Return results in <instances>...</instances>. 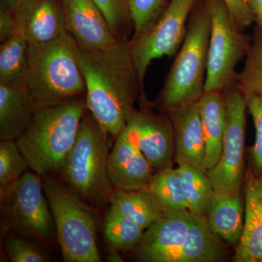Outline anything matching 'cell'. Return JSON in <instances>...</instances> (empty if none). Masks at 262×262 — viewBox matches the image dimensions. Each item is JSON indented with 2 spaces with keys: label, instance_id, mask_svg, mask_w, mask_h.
<instances>
[{
  "label": "cell",
  "instance_id": "5b68a950",
  "mask_svg": "<svg viewBox=\"0 0 262 262\" xmlns=\"http://www.w3.org/2000/svg\"><path fill=\"white\" fill-rule=\"evenodd\" d=\"M211 15L206 3L192 10L185 39L154 106L168 114L201 99L205 93Z\"/></svg>",
  "mask_w": 262,
  "mask_h": 262
},
{
  "label": "cell",
  "instance_id": "9a60e30c",
  "mask_svg": "<svg viewBox=\"0 0 262 262\" xmlns=\"http://www.w3.org/2000/svg\"><path fill=\"white\" fill-rule=\"evenodd\" d=\"M107 168L112 186L120 190L144 189L155 173L149 162L131 142L125 129L115 139Z\"/></svg>",
  "mask_w": 262,
  "mask_h": 262
},
{
  "label": "cell",
  "instance_id": "30bf717a",
  "mask_svg": "<svg viewBox=\"0 0 262 262\" xmlns=\"http://www.w3.org/2000/svg\"><path fill=\"white\" fill-rule=\"evenodd\" d=\"M227 122L220 161L207 170L216 194H242L246 169V96L234 83L224 90Z\"/></svg>",
  "mask_w": 262,
  "mask_h": 262
},
{
  "label": "cell",
  "instance_id": "e575fe53",
  "mask_svg": "<svg viewBox=\"0 0 262 262\" xmlns=\"http://www.w3.org/2000/svg\"><path fill=\"white\" fill-rule=\"evenodd\" d=\"M119 251H114V250H110L107 256H106V260L108 262H122V256H120Z\"/></svg>",
  "mask_w": 262,
  "mask_h": 262
},
{
  "label": "cell",
  "instance_id": "83f0119b",
  "mask_svg": "<svg viewBox=\"0 0 262 262\" xmlns=\"http://www.w3.org/2000/svg\"><path fill=\"white\" fill-rule=\"evenodd\" d=\"M29 168L16 141L0 142V189L5 190L18 180Z\"/></svg>",
  "mask_w": 262,
  "mask_h": 262
},
{
  "label": "cell",
  "instance_id": "7a4b0ae2",
  "mask_svg": "<svg viewBox=\"0 0 262 262\" xmlns=\"http://www.w3.org/2000/svg\"><path fill=\"white\" fill-rule=\"evenodd\" d=\"M133 252L142 262H222L229 256L225 241L210 229L206 217L188 210L165 213L144 231Z\"/></svg>",
  "mask_w": 262,
  "mask_h": 262
},
{
  "label": "cell",
  "instance_id": "2e32d148",
  "mask_svg": "<svg viewBox=\"0 0 262 262\" xmlns=\"http://www.w3.org/2000/svg\"><path fill=\"white\" fill-rule=\"evenodd\" d=\"M244 232L232 261L262 262V180L246 169L244 185Z\"/></svg>",
  "mask_w": 262,
  "mask_h": 262
},
{
  "label": "cell",
  "instance_id": "836d02e7",
  "mask_svg": "<svg viewBox=\"0 0 262 262\" xmlns=\"http://www.w3.org/2000/svg\"><path fill=\"white\" fill-rule=\"evenodd\" d=\"M254 18V21L257 23V27L262 30V0H246Z\"/></svg>",
  "mask_w": 262,
  "mask_h": 262
},
{
  "label": "cell",
  "instance_id": "8fae6325",
  "mask_svg": "<svg viewBox=\"0 0 262 262\" xmlns=\"http://www.w3.org/2000/svg\"><path fill=\"white\" fill-rule=\"evenodd\" d=\"M201 0H170L163 14L144 34L130 39V51L141 84L151 62L177 54L187 33L188 18Z\"/></svg>",
  "mask_w": 262,
  "mask_h": 262
},
{
  "label": "cell",
  "instance_id": "ac0fdd59",
  "mask_svg": "<svg viewBox=\"0 0 262 262\" xmlns=\"http://www.w3.org/2000/svg\"><path fill=\"white\" fill-rule=\"evenodd\" d=\"M35 104L24 86L0 84V139L16 141L32 122Z\"/></svg>",
  "mask_w": 262,
  "mask_h": 262
},
{
  "label": "cell",
  "instance_id": "44dd1931",
  "mask_svg": "<svg viewBox=\"0 0 262 262\" xmlns=\"http://www.w3.org/2000/svg\"><path fill=\"white\" fill-rule=\"evenodd\" d=\"M110 203L124 216L146 229L163 218L165 213L145 189H114Z\"/></svg>",
  "mask_w": 262,
  "mask_h": 262
},
{
  "label": "cell",
  "instance_id": "4fadbf2b",
  "mask_svg": "<svg viewBox=\"0 0 262 262\" xmlns=\"http://www.w3.org/2000/svg\"><path fill=\"white\" fill-rule=\"evenodd\" d=\"M65 30L78 48L94 51L113 46L118 41L107 21L93 0H62Z\"/></svg>",
  "mask_w": 262,
  "mask_h": 262
},
{
  "label": "cell",
  "instance_id": "f546056e",
  "mask_svg": "<svg viewBox=\"0 0 262 262\" xmlns=\"http://www.w3.org/2000/svg\"><path fill=\"white\" fill-rule=\"evenodd\" d=\"M3 245L5 253L13 262H46L51 261L40 245L7 230Z\"/></svg>",
  "mask_w": 262,
  "mask_h": 262
},
{
  "label": "cell",
  "instance_id": "e0dca14e",
  "mask_svg": "<svg viewBox=\"0 0 262 262\" xmlns=\"http://www.w3.org/2000/svg\"><path fill=\"white\" fill-rule=\"evenodd\" d=\"M175 136V160L204 170L206 142L198 101L168 113ZM206 171V170H205Z\"/></svg>",
  "mask_w": 262,
  "mask_h": 262
},
{
  "label": "cell",
  "instance_id": "277c9868",
  "mask_svg": "<svg viewBox=\"0 0 262 262\" xmlns=\"http://www.w3.org/2000/svg\"><path fill=\"white\" fill-rule=\"evenodd\" d=\"M24 86L37 108L85 95L78 46L67 31L53 40L29 44Z\"/></svg>",
  "mask_w": 262,
  "mask_h": 262
},
{
  "label": "cell",
  "instance_id": "7c38bea8",
  "mask_svg": "<svg viewBox=\"0 0 262 262\" xmlns=\"http://www.w3.org/2000/svg\"><path fill=\"white\" fill-rule=\"evenodd\" d=\"M125 127L131 142L149 162L155 172L173 167L175 136L168 114L155 113L146 96L139 101Z\"/></svg>",
  "mask_w": 262,
  "mask_h": 262
},
{
  "label": "cell",
  "instance_id": "d590c367",
  "mask_svg": "<svg viewBox=\"0 0 262 262\" xmlns=\"http://www.w3.org/2000/svg\"><path fill=\"white\" fill-rule=\"evenodd\" d=\"M19 1L20 0H0V6L4 7L12 11Z\"/></svg>",
  "mask_w": 262,
  "mask_h": 262
},
{
  "label": "cell",
  "instance_id": "484cf974",
  "mask_svg": "<svg viewBox=\"0 0 262 262\" xmlns=\"http://www.w3.org/2000/svg\"><path fill=\"white\" fill-rule=\"evenodd\" d=\"M246 57L244 68L237 74L235 83L244 94L262 92V30L258 27Z\"/></svg>",
  "mask_w": 262,
  "mask_h": 262
},
{
  "label": "cell",
  "instance_id": "52a82bcc",
  "mask_svg": "<svg viewBox=\"0 0 262 262\" xmlns=\"http://www.w3.org/2000/svg\"><path fill=\"white\" fill-rule=\"evenodd\" d=\"M65 262H100L97 220L91 206L56 177H42Z\"/></svg>",
  "mask_w": 262,
  "mask_h": 262
},
{
  "label": "cell",
  "instance_id": "ffe728a7",
  "mask_svg": "<svg viewBox=\"0 0 262 262\" xmlns=\"http://www.w3.org/2000/svg\"><path fill=\"white\" fill-rule=\"evenodd\" d=\"M206 219L210 229L222 241L237 246L244 232V195L215 193Z\"/></svg>",
  "mask_w": 262,
  "mask_h": 262
},
{
  "label": "cell",
  "instance_id": "8992f818",
  "mask_svg": "<svg viewBox=\"0 0 262 262\" xmlns=\"http://www.w3.org/2000/svg\"><path fill=\"white\" fill-rule=\"evenodd\" d=\"M110 137L88 110L59 173L60 180L91 206L110 202L114 191L108 177Z\"/></svg>",
  "mask_w": 262,
  "mask_h": 262
},
{
  "label": "cell",
  "instance_id": "3957f363",
  "mask_svg": "<svg viewBox=\"0 0 262 262\" xmlns=\"http://www.w3.org/2000/svg\"><path fill=\"white\" fill-rule=\"evenodd\" d=\"M87 110L85 95L36 108L28 128L16 140L29 168L41 177L59 176Z\"/></svg>",
  "mask_w": 262,
  "mask_h": 262
},
{
  "label": "cell",
  "instance_id": "d4e9b609",
  "mask_svg": "<svg viewBox=\"0 0 262 262\" xmlns=\"http://www.w3.org/2000/svg\"><path fill=\"white\" fill-rule=\"evenodd\" d=\"M103 228L110 250L119 252L134 251L145 231L124 216L112 205L103 215Z\"/></svg>",
  "mask_w": 262,
  "mask_h": 262
},
{
  "label": "cell",
  "instance_id": "4316f807",
  "mask_svg": "<svg viewBox=\"0 0 262 262\" xmlns=\"http://www.w3.org/2000/svg\"><path fill=\"white\" fill-rule=\"evenodd\" d=\"M106 19L117 41L130 39L134 34L128 0H93Z\"/></svg>",
  "mask_w": 262,
  "mask_h": 262
},
{
  "label": "cell",
  "instance_id": "1f68e13d",
  "mask_svg": "<svg viewBox=\"0 0 262 262\" xmlns=\"http://www.w3.org/2000/svg\"><path fill=\"white\" fill-rule=\"evenodd\" d=\"M236 27L241 32L249 27L254 18L246 0H223Z\"/></svg>",
  "mask_w": 262,
  "mask_h": 262
},
{
  "label": "cell",
  "instance_id": "d6a6232c",
  "mask_svg": "<svg viewBox=\"0 0 262 262\" xmlns=\"http://www.w3.org/2000/svg\"><path fill=\"white\" fill-rule=\"evenodd\" d=\"M17 29L18 27L13 12L0 6V43L11 37Z\"/></svg>",
  "mask_w": 262,
  "mask_h": 262
},
{
  "label": "cell",
  "instance_id": "ba28073f",
  "mask_svg": "<svg viewBox=\"0 0 262 262\" xmlns=\"http://www.w3.org/2000/svg\"><path fill=\"white\" fill-rule=\"evenodd\" d=\"M1 222L5 230L54 248L58 244L54 219L43 189L42 177L25 172L1 191Z\"/></svg>",
  "mask_w": 262,
  "mask_h": 262
},
{
  "label": "cell",
  "instance_id": "7402d4cb",
  "mask_svg": "<svg viewBox=\"0 0 262 262\" xmlns=\"http://www.w3.org/2000/svg\"><path fill=\"white\" fill-rule=\"evenodd\" d=\"M0 84L24 86L29 42L21 31L0 43Z\"/></svg>",
  "mask_w": 262,
  "mask_h": 262
},
{
  "label": "cell",
  "instance_id": "4dcf8cb0",
  "mask_svg": "<svg viewBox=\"0 0 262 262\" xmlns=\"http://www.w3.org/2000/svg\"><path fill=\"white\" fill-rule=\"evenodd\" d=\"M244 95L248 110L252 117L256 128V140L248 150L249 164L248 168L255 177L262 180V92Z\"/></svg>",
  "mask_w": 262,
  "mask_h": 262
},
{
  "label": "cell",
  "instance_id": "9c48e42d",
  "mask_svg": "<svg viewBox=\"0 0 262 262\" xmlns=\"http://www.w3.org/2000/svg\"><path fill=\"white\" fill-rule=\"evenodd\" d=\"M211 34L205 92L223 91L235 83L236 68L246 56L252 39L236 27L223 0H206Z\"/></svg>",
  "mask_w": 262,
  "mask_h": 262
},
{
  "label": "cell",
  "instance_id": "cb8c5ba5",
  "mask_svg": "<svg viewBox=\"0 0 262 262\" xmlns=\"http://www.w3.org/2000/svg\"><path fill=\"white\" fill-rule=\"evenodd\" d=\"M188 211L198 216L206 217L215 195L214 187L206 171L187 164L179 165Z\"/></svg>",
  "mask_w": 262,
  "mask_h": 262
},
{
  "label": "cell",
  "instance_id": "d6986e66",
  "mask_svg": "<svg viewBox=\"0 0 262 262\" xmlns=\"http://www.w3.org/2000/svg\"><path fill=\"white\" fill-rule=\"evenodd\" d=\"M198 104L206 142L204 170L207 171L218 163L222 155L227 122L223 92H205Z\"/></svg>",
  "mask_w": 262,
  "mask_h": 262
},
{
  "label": "cell",
  "instance_id": "5bb4252c",
  "mask_svg": "<svg viewBox=\"0 0 262 262\" xmlns=\"http://www.w3.org/2000/svg\"><path fill=\"white\" fill-rule=\"evenodd\" d=\"M12 12L29 44L53 40L66 31L62 0H20Z\"/></svg>",
  "mask_w": 262,
  "mask_h": 262
},
{
  "label": "cell",
  "instance_id": "f1b7e54d",
  "mask_svg": "<svg viewBox=\"0 0 262 262\" xmlns=\"http://www.w3.org/2000/svg\"><path fill=\"white\" fill-rule=\"evenodd\" d=\"M170 0H128L136 39L149 30L163 14Z\"/></svg>",
  "mask_w": 262,
  "mask_h": 262
},
{
  "label": "cell",
  "instance_id": "6da1fadb",
  "mask_svg": "<svg viewBox=\"0 0 262 262\" xmlns=\"http://www.w3.org/2000/svg\"><path fill=\"white\" fill-rule=\"evenodd\" d=\"M88 110L115 139L127 126L136 103L145 96L130 51V39L89 51L78 48Z\"/></svg>",
  "mask_w": 262,
  "mask_h": 262
},
{
  "label": "cell",
  "instance_id": "603a6c76",
  "mask_svg": "<svg viewBox=\"0 0 262 262\" xmlns=\"http://www.w3.org/2000/svg\"><path fill=\"white\" fill-rule=\"evenodd\" d=\"M144 189L153 196L165 213L188 210L184 185L177 168L170 167L155 172Z\"/></svg>",
  "mask_w": 262,
  "mask_h": 262
}]
</instances>
